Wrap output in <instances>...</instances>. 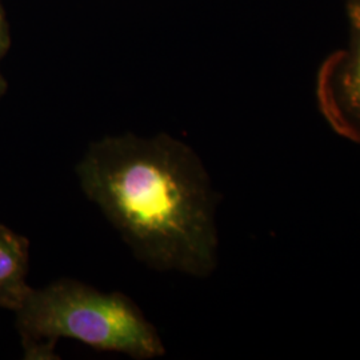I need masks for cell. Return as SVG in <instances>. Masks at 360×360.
<instances>
[{
  "instance_id": "obj_1",
  "label": "cell",
  "mask_w": 360,
  "mask_h": 360,
  "mask_svg": "<svg viewBox=\"0 0 360 360\" xmlns=\"http://www.w3.org/2000/svg\"><path fill=\"white\" fill-rule=\"evenodd\" d=\"M79 186L156 271L210 276L218 264L217 193L200 158L168 135H107L77 162Z\"/></svg>"
},
{
  "instance_id": "obj_2",
  "label": "cell",
  "mask_w": 360,
  "mask_h": 360,
  "mask_svg": "<svg viewBox=\"0 0 360 360\" xmlns=\"http://www.w3.org/2000/svg\"><path fill=\"white\" fill-rule=\"evenodd\" d=\"M15 316L26 359H58L59 339L77 340L132 359L166 355L158 330L131 297L115 291L104 292L75 279L31 287Z\"/></svg>"
},
{
  "instance_id": "obj_3",
  "label": "cell",
  "mask_w": 360,
  "mask_h": 360,
  "mask_svg": "<svg viewBox=\"0 0 360 360\" xmlns=\"http://www.w3.org/2000/svg\"><path fill=\"white\" fill-rule=\"evenodd\" d=\"M348 39L326 58L316 79V99L335 132L360 144V0L347 1Z\"/></svg>"
},
{
  "instance_id": "obj_4",
  "label": "cell",
  "mask_w": 360,
  "mask_h": 360,
  "mask_svg": "<svg viewBox=\"0 0 360 360\" xmlns=\"http://www.w3.org/2000/svg\"><path fill=\"white\" fill-rule=\"evenodd\" d=\"M30 242L26 236L0 224V309L15 312L31 285L27 282Z\"/></svg>"
},
{
  "instance_id": "obj_5",
  "label": "cell",
  "mask_w": 360,
  "mask_h": 360,
  "mask_svg": "<svg viewBox=\"0 0 360 360\" xmlns=\"http://www.w3.org/2000/svg\"><path fill=\"white\" fill-rule=\"evenodd\" d=\"M10 46H11L10 27L7 23V18H6V13L3 8V1L0 0V65L10 50ZM6 91H7V82L0 71V99L6 94Z\"/></svg>"
}]
</instances>
